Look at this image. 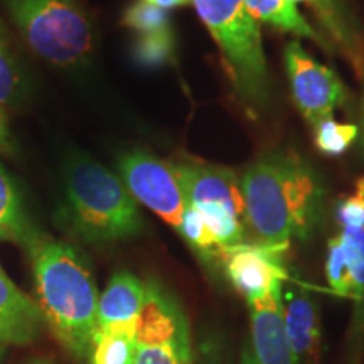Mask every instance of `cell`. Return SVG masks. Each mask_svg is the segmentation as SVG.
Instances as JSON below:
<instances>
[{
    "label": "cell",
    "mask_w": 364,
    "mask_h": 364,
    "mask_svg": "<svg viewBox=\"0 0 364 364\" xmlns=\"http://www.w3.org/2000/svg\"><path fill=\"white\" fill-rule=\"evenodd\" d=\"M247 226L255 243L287 252L290 240H306L317 225L324 201L318 176L295 154H270L241 177Z\"/></svg>",
    "instance_id": "cell-1"
},
{
    "label": "cell",
    "mask_w": 364,
    "mask_h": 364,
    "mask_svg": "<svg viewBox=\"0 0 364 364\" xmlns=\"http://www.w3.org/2000/svg\"><path fill=\"white\" fill-rule=\"evenodd\" d=\"M27 247L46 322L80 363L90 361L100 297L88 265L63 241L29 236Z\"/></svg>",
    "instance_id": "cell-2"
},
{
    "label": "cell",
    "mask_w": 364,
    "mask_h": 364,
    "mask_svg": "<svg viewBox=\"0 0 364 364\" xmlns=\"http://www.w3.org/2000/svg\"><path fill=\"white\" fill-rule=\"evenodd\" d=\"M65 215L71 230L88 243L127 240L144 228L124 181L90 159H76L68 167Z\"/></svg>",
    "instance_id": "cell-3"
},
{
    "label": "cell",
    "mask_w": 364,
    "mask_h": 364,
    "mask_svg": "<svg viewBox=\"0 0 364 364\" xmlns=\"http://www.w3.org/2000/svg\"><path fill=\"white\" fill-rule=\"evenodd\" d=\"M220 46L240 97L258 108L267 103L270 81L258 21L243 0H191Z\"/></svg>",
    "instance_id": "cell-4"
},
{
    "label": "cell",
    "mask_w": 364,
    "mask_h": 364,
    "mask_svg": "<svg viewBox=\"0 0 364 364\" xmlns=\"http://www.w3.org/2000/svg\"><path fill=\"white\" fill-rule=\"evenodd\" d=\"M27 44L46 61L71 66L91 51L90 21L73 0H4Z\"/></svg>",
    "instance_id": "cell-5"
},
{
    "label": "cell",
    "mask_w": 364,
    "mask_h": 364,
    "mask_svg": "<svg viewBox=\"0 0 364 364\" xmlns=\"http://www.w3.org/2000/svg\"><path fill=\"white\" fill-rule=\"evenodd\" d=\"M118 171L135 201L142 203L179 231L188 201L174 166L162 162L145 150H132L118 159Z\"/></svg>",
    "instance_id": "cell-6"
},
{
    "label": "cell",
    "mask_w": 364,
    "mask_h": 364,
    "mask_svg": "<svg viewBox=\"0 0 364 364\" xmlns=\"http://www.w3.org/2000/svg\"><path fill=\"white\" fill-rule=\"evenodd\" d=\"M285 66L295 103L309 124L316 127L332 118L334 108L346 100V90L338 75L314 61L297 41L287 44Z\"/></svg>",
    "instance_id": "cell-7"
},
{
    "label": "cell",
    "mask_w": 364,
    "mask_h": 364,
    "mask_svg": "<svg viewBox=\"0 0 364 364\" xmlns=\"http://www.w3.org/2000/svg\"><path fill=\"white\" fill-rule=\"evenodd\" d=\"M284 253L257 243H243L221 250L228 279L248 302L267 295L277 284L289 279Z\"/></svg>",
    "instance_id": "cell-8"
},
{
    "label": "cell",
    "mask_w": 364,
    "mask_h": 364,
    "mask_svg": "<svg viewBox=\"0 0 364 364\" xmlns=\"http://www.w3.org/2000/svg\"><path fill=\"white\" fill-rule=\"evenodd\" d=\"M136 346L191 344L189 322L174 295L157 282L145 284V300L136 321Z\"/></svg>",
    "instance_id": "cell-9"
},
{
    "label": "cell",
    "mask_w": 364,
    "mask_h": 364,
    "mask_svg": "<svg viewBox=\"0 0 364 364\" xmlns=\"http://www.w3.org/2000/svg\"><path fill=\"white\" fill-rule=\"evenodd\" d=\"M250 304L252 344L258 364H297L299 358L289 343L282 306V284Z\"/></svg>",
    "instance_id": "cell-10"
},
{
    "label": "cell",
    "mask_w": 364,
    "mask_h": 364,
    "mask_svg": "<svg viewBox=\"0 0 364 364\" xmlns=\"http://www.w3.org/2000/svg\"><path fill=\"white\" fill-rule=\"evenodd\" d=\"M174 171L191 206L221 204L247 220L243 188L233 171L204 164H177Z\"/></svg>",
    "instance_id": "cell-11"
},
{
    "label": "cell",
    "mask_w": 364,
    "mask_h": 364,
    "mask_svg": "<svg viewBox=\"0 0 364 364\" xmlns=\"http://www.w3.org/2000/svg\"><path fill=\"white\" fill-rule=\"evenodd\" d=\"M44 322L39 304L0 273V341L17 346L31 344L39 338Z\"/></svg>",
    "instance_id": "cell-12"
},
{
    "label": "cell",
    "mask_w": 364,
    "mask_h": 364,
    "mask_svg": "<svg viewBox=\"0 0 364 364\" xmlns=\"http://www.w3.org/2000/svg\"><path fill=\"white\" fill-rule=\"evenodd\" d=\"M145 300V284L130 272H118L112 277L107 290L100 295L97 327L113 322L139 321Z\"/></svg>",
    "instance_id": "cell-13"
},
{
    "label": "cell",
    "mask_w": 364,
    "mask_h": 364,
    "mask_svg": "<svg viewBox=\"0 0 364 364\" xmlns=\"http://www.w3.org/2000/svg\"><path fill=\"white\" fill-rule=\"evenodd\" d=\"M284 322L289 343L299 356H311L317 351L321 329H318L317 309L312 299L302 292L285 295Z\"/></svg>",
    "instance_id": "cell-14"
},
{
    "label": "cell",
    "mask_w": 364,
    "mask_h": 364,
    "mask_svg": "<svg viewBox=\"0 0 364 364\" xmlns=\"http://www.w3.org/2000/svg\"><path fill=\"white\" fill-rule=\"evenodd\" d=\"M243 2L248 12L257 21L267 22V24L277 27V29L321 43V38L307 24V21L300 16L294 4L287 2V0H243Z\"/></svg>",
    "instance_id": "cell-15"
},
{
    "label": "cell",
    "mask_w": 364,
    "mask_h": 364,
    "mask_svg": "<svg viewBox=\"0 0 364 364\" xmlns=\"http://www.w3.org/2000/svg\"><path fill=\"white\" fill-rule=\"evenodd\" d=\"M339 238L353 277V299L364 322V228H344Z\"/></svg>",
    "instance_id": "cell-16"
},
{
    "label": "cell",
    "mask_w": 364,
    "mask_h": 364,
    "mask_svg": "<svg viewBox=\"0 0 364 364\" xmlns=\"http://www.w3.org/2000/svg\"><path fill=\"white\" fill-rule=\"evenodd\" d=\"M22 220L19 198L6 171L0 167V240H29Z\"/></svg>",
    "instance_id": "cell-17"
},
{
    "label": "cell",
    "mask_w": 364,
    "mask_h": 364,
    "mask_svg": "<svg viewBox=\"0 0 364 364\" xmlns=\"http://www.w3.org/2000/svg\"><path fill=\"white\" fill-rule=\"evenodd\" d=\"M135 339L95 332L90 356L91 364H135Z\"/></svg>",
    "instance_id": "cell-18"
},
{
    "label": "cell",
    "mask_w": 364,
    "mask_h": 364,
    "mask_svg": "<svg viewBox=\"0 0 364 364\" xmlns=\"http://www.w3.org/2000/svg\"><path fill=\"white\" fill-rule=\"evenodd\" d=\"M179 233L184 236L191 247H193L196 252L201 253L204 258L220 257V245H218L216 238L213 236L211 230L208 228L201 213H199L194 206H191V204L186 206L184 215H182Z\"/></svg>",
    "instance_id": "cell-19"
},
{
    "label": "cell",
    "mask_w": 364,
    "mask_h": 364,
    "mask_svg": "<svg viewBox=\"0 0 364 364\" xmlns=\"http://www.w3.org/2000/svg\"><path fill=\"white\" fill-rule=\"evenodd\" d=\"M174 51V38L171 29L161 33L139 34L134 44L135 61L147 68H156L171 61Z\"/></svg>",
    "instance_id": "cell-20"
},
{
    "label": "cell",
    "mask_w": 364,
    "mask_h": 364,
    "mask_svg": "<svg viewBox=\"0 0 364 364\" xmlns=\"http://www.w3.org/2000/svg\"><path fill=\"white\" fill-rule=\"evenodd\" d=\"M358 135V127L349 124H338L332 118L322 120L316 125V145L322 154L338 157L344 154Z\"/></svg>",
    "instance_id": "cell-21"
},
{
    "label": "cell",
    "mask_w": 364,
    "mask_h": 364,
    "mask_svg": "<svg viewBox=\"0 0 364 364\" xmlns=\"http://www.w3.org/2000/svg\"><path fill=\"white\" fill-rule=\"evenodd\" d=\"M326 272L327 280H329L336 294L344 295V297H353V277L351 272H349L348 262H346V255L339 236L329 241Z\"/></svg>",
    "instance_id": "cell-22"
},
{
    "label": "cell",
    "mask_w": 364,
    "mask_h": 364,
    "mask_svg": "<svg viewBox=\"0 0 364 364\" xmlns=\"http://www.w3.org/2000/svg\"><path fill=\"white\" fill-rule=\"evenodd\" d=\"M124 26L136 31L139 34L161 33L169 29V17L164 9L149 6L145 2H136L127 9Z\"/></svg>",
    "instance_id": "cell-23"
},
{
    "label": "cell",
    "mask_w": 364,
    "mask_h": 364,
    "mask_svg": "<svg viewBox=\"0 0 364 364\" xmlns=\"http://www.w3.org/2000/svg\"><path fill=\"white\" fill-rule=\"evenodd\" d=\"M135 364H193L191 344L136 346Z\"/></svg>",
    "instance_id": "cell-24"
},
{
    "label": "cell",
    "mask_w": 364,
    "mask_h": 364,
    "mask_svg": "<svg viewBox=\"0 0 364 364\" xmlns=\"http://www.w3.org/2000/svg\"><path fill=\"white\" fill-rule=\"evenodd\" d=\"M336 218L343 228H364V177L358 181L351 196H346L338 203Z\"/></svg>",
    "instance_id": "cell-25"
},
{
    "label": "cell",
    "mask_w": 364,
    "mask_h": 364,
    "mask_svg": "<svg viewBox=\"0 0 364 364\" xmlns=\"http://www.w3.org/2000/svg\"><path fill=\"white\" fill-rule=\"evenodd\" d=\"M17 81H19V75H17L16 65L11 53L7 51V46L0 39V105L7 103L16 93Z\"/></svg>",
    "instance_id": "cell-26"
},
{
    "label": "cell",
    "mask_w": 364,
    "mask_h": 364,
    "mask_svg": "<svg viewBox=\"0 0 364 364\" xmlns=\"http://www.w3.org/2000/svg\"><path fill=\"white\" fill-rule=\"evenodd\" d=\"M199 364H230L216 339H208L199 346Z\"/></svg>",
    "instance_id": "cell-27"
},
{
    "label": "cell",
    "mask_w": 364,
    "mask_h": 364,
    "mask_svg": "<svg viewBox=\"0 0 364 364\" xmlns=\"http://www.w3.org/2000/svg\"><path fill=\"white\" fill-rule=\"evenodd\" d=\"M140 2H145V4H149V6H154V7H159V9H164V11H167V9L186 6V4H189L191 0H140Z\"/></svg>",
    "instance_id": "cell-28"
},
{
    "label": "cell",
    "mask_w": 364,
    "mask_h": 364,
    "mask_svg": "<svg viewBox=\"0 0 364 364\" xmlns=\"http://www.w3.org/2000/svg\"><path fill=\"white\" fill-rule=\"evenodd\" d=\"M240 364H258L257 358H255L252 348H250L248 344L245 346L243 351H241V361H240Z\"/></svg>",
    "instance_id": "cell-29"
},
{
    "label": "cell",
    "mask_w": 364,
    "mask_h": 364,
    "mask_svg": "<svg viewBox=\"0 0 364 364\" xmlns=\"http://www.w3.org/2000/svg\"><path fill=\"white\" fill-rule=\"evenodd\" d=\"M7 139V124H6V117H4L2 110H0V147L6 144Z\"/></svg>",
    "instance_id": "cell-30"
},
{
    "label": "cell",
    "mask_w": 364,
    "mask_h": 364,
    "mask_svg": "<svg viewBox=\"0 0 364 364\" xmlns=\"http://www.w3.org/2000/svg\"><path fill=\"white\" fill-rule=\"evenodd\" d=\"M22 364H54V361L51 358H46V356H38V358H31L27 359L26 363Z\"/></svg>",
    "instance_id": "cell-31"
},
{
    "label": "cell",
    "mask_w": 364,
    "mask_h": 364,
    "mask_svg": "<svg viewBox=\"0 0 364 364\" xmlns=\"http://www.w3.org/2000/svg\"><path fill=\"white\" fill-rule=\"evenodd\" d=\"M4 353H6V343H4V341H0V361H2Z\"/></svg>",
    "instance_id": "cell-32"
},
{
    "label": "cell",
    "mask_w": 364,
    "mask_h": 364,
    "mask_svg": "<svg viewBox=\"0 0 364 364\" xmlns=\"http://www.w3.org/2000/svg\"><path fill=\"white\" fill-rule=\"evenodd\" d=\"M287 2H290V4H294V2H322V0H287Z\"/></svg>",
    "instance_id": "cell-33"
},
{
    "label": "cell",
    "mask_w": 364,
    "mask_h": 364,
    "mask_svg": "<svg viewBox=\"0 0 364 364\" xmlns=\"http://www.w3.org/2000/svg\"><path fill=\"white\" fill-rule=\"evenodd\" d=\"M0 273H2V268H0Z\"/></svg>",
    "instance_id": "cell-34"
},
{
    "label": "cell",
    "mask_w": 364,
    "mask_h": 364,
    "mask_svg": "<svg viewBox=\"0 0 364 364\" xmlns=\"http://www.w3.org/2000/svg\"><path fill=\"white\" fill-rule=\"evenodd\" d=\"M322 2H324V0H322Z\"/></svg>",
    "instance_id": "cell-35"
}]
</instances>
